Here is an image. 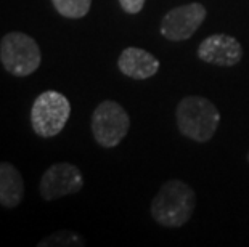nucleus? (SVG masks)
Wrapping results in <instances>:
<instances>
[{
    "label": "nucleus",
    "instance_id": "1",
    "mask_svg": "<svg viewBox=\"0 0 249 247\" xmlns=\"http://www.w3.org/2000/svg\"><path fill=\"white\" fill-rule=\"evenodd\" d=\"M196 194L188 183L178 178L167 180L151 201V217L164 228H180L192 218Z\"/></svg>",
    "mask_w": 249,
    "mask_h": 247
},
{
    "label": "nucleus",
    "instance_id": "5",
    "mask_svg": "<svg viewBox=\"0 0 249 247\" xmlns=\"http://www.w3.org/2000/svg\"><path fill=\"white\" fill-rule=\"evenodd\" d=\"M130 117L125 109L113 99L102 101L92 114V133L103 148H114L125 138Z\"/></svg>",
    "mask_w": 249,
    "mask_h": 247
},
{
    "label": "nucleus",
    "instance_id": "14",
    "mask_svg": "<svg viewBox=\"0 0 249 247\" xmlns=\"http://www.w3.org/2000/svg\"><path fill=\"white\" fill-rule=\"evenodd\" d=\"M248 162H249V152H248Z\"/></svg>",
    "mask_w": 249,
    "mask_h": 247
},
{
    "label": "nucleus",
    "instance_id": "2",
    "mask_svg": "<svg viewBox=\"0 0 249 247\" xmlns=\"http://www.w3.org/2000/svg\"><path fill=\"white\" fill-rule=\"evenodd\" d=\"M177 127L185 138L206 143L214 136L220 124V113L211 99L190 95L180 99L176 108Z\"/></svg>",
    "mask_w": 249,
    "mask_h": 247
},
{
    "label": "nucleus",
    "instance_id": "6",
    "mask_svg": "<svg viewBox=\"0 0 249 247\" xmlns=\"http://www.w3.org/2000/svg\"><path fill=\"white\" fill-rule=\"evenodd\" d=\"M206 15H208V10L203 3L198 2L180 5V7L169 10L161 19V35L172 42L188 40L201 28Z\"/></svg>",
    "mask_w": 249,
    "mask_h": 247
},
{
    "label": "nucleus",
    "instance_id": "10",
    "mask_svg": "<svg viewBox=\"0 0 249 247\" xmlns=\"http://www.w3.org/2000/svg\"><path fill=\"white\" fill-rule=\"evenodd\" d=\"M24 181L19 170L10 162L0 164V206L17 207L23 201Z\"/></svg>",
    "mask_w": 249,
    "mask_h": 247
},
{
    "label": "nucleus",
    "instance_id": "7",
    "mask_svg": "<svg viewBox=\"0 0 249 247\" xmlns=\"http://www.w3.org/2000/svg\"><path fill=\"white\" fill-rule=\"evenodd\" d=\"M84 186L82 172L70 162H58L50 165L40 178V196L45 201H56L60 198L79 193Z\"/></svg>",
    "mask_w": 249,
    "mask_h": 247
},
{
    "label": "nucleus",
    "instance_id": "8",
    "mask_svg": "<svg viewBox=\"0 0 249 247\" xmlns=\"http://www.w3.org/2000/svg\"><path fill=\"white\" fill-rule=\"evenodd\" d=\"M198 58L209 65L231 67L243 58V47L233 35L213 34L198 45Z\"/></svg>",
    "mask_w": 249,
    "mask_h": 247
},
{
    "label": "nucleus",
    "instance_id": "4",
    "mask_svg": "<svg viewBox=\"0 0 249 247\" xmlns=\"http://www.w3.org/2000/svg\"><path fill=\"white\" fill-rule=\"evenodd\" d=\"M0 61L10 74L26 77L40 66L42 53L37 42L31 35L8 33L0 42Z\"/></svg>",
    "mask_w": 249,
    "mask_h": 247
},
{
    "label": "nucleus",
    "instance_id": "3",
    "mask_svg": "<svg viewBox=\"0 0 249 247\" xmlns=\"http://www.w3.org/2000/svg\"><path fill=\"white\" fill-rule=\"evenodd\" d=\"M70 115V99L60 92L47 90L36 98L31 109V124L40 138H52L65 129Z\"/></svg>",
    "mask_w": 249,
    "mask_h": 247
},
{
    "label": "nucleus",
    "instance_id": "11",
    "mask_svg": "<svg viewBox=\"0 0 249 247\" xmlns=\"http://www.w3.org/2000/svg\"><path fill=\"white\" fill-rule=\"evenodd\" d=\"M52 3L61 16L71 19L84 18L92 7V0H52Z\"/></svg>",
    "mask_w": 249,
    "mask_h": 247
},
{
    "label": "nucleus",
    "instance_id": "9",
    "mask_svg": "<svg viewBox=\"0 0 249 247\" xmlns=\"http://www.w3.org/2000/svg\"><path fill=\"white\" fill-rule=\"evenodd\" d=\"M160 66L161 63L155 55L139 47H127L118 60L119 71L135 81H145V79L153 77L158 74Z\"/></svg>",
    "mask_w": 249,
    "mask_h": 247
},
{
    "label": "nucleus",
    "instance_id": "12",
    "mask_svg": "<svg viewBox=\"0 0 249 247\" xmlns=\"http://www.w3.org/2000/svg\"><path fill=\"white\" fill-rule=\"evenodd\" d=\"M84 241L81 236L76 234L74 231L70 230H61L56 233L47 236L45 239H42L39 243V247H50V246H84Z\"/></svg>",
    "mask_w": 249,
    "mask_h": 247
},
{
    "label": "nucleus",
    "instance_id": "13",
    "mask_svg": "<svg viewBox=\"0 0 249 247\" xmlns=\"http://www.w3.org/2000/svg\"><path fill=\"white\" fill-rule=\"evenodd\" d=\"M146 0H119L121 8L129 15H137L140 13L143 7H145Z\"/></svg>",
    "mask_w": 249,
    "mask_h": 247
}]
</instances>
